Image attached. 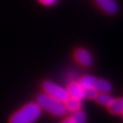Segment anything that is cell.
Here are the masks:
<instances>
[{
  "label": "cell",
  "instance_id": "1",
  "mask_svg": "<svg viewBox=\"0 0 123 123\" xmlns=\"http://www.w3.org/2000/svg\"><path fill=\"white\" fill-rule=\"evenodd\" d=\"M42 110L36 102H29L15 112L8 123H34L41 116Z\"/></svg>",
  "mask_w": 123,
  "mask_h": 123
},
{
  "label": "cell",
  "instance_id": "2",
  "mask_svg": "<svg viewBox=\"0 0 123 123\" xmlns=\"http://www.w3.org/2000/svg\"><path fill=\"white\" fill-rule=\"evenodd\" d=\"M36 103L38 105L41 110H45L56 117H62L67 112L63 102L50 97L46 93L38 94L36 99Z\"/></svg>",
  "mask_w": 123,
  "mask_h": 123
},
{
  "label": "cell",
  "instance_id": "3",
  "mask_svg": "<svg viewBox=\"0 0 123 123\" xmlns=\"http://www.w3.org/2000/svg\"><path fill=\"white\" fill-rule=\"evenodd\" d=\"M42 88L44 93L48 94L50 97L56 98L57 100L65 102L68 98V94L67 92V89L61 87L60 85L53 82L51 80H46L42 84Z\"/></svg>",
  "mask_w": 123,
  "mask_h": 123
},
{
  "label": "cell",
  "instance_id": "4",
  "mask_svg": "<svg viewBox=\"0 0 123 123\" xmlns=\"http://www.w3.org/2000/svg\"><path fill=\"white\" fill-rule=\"evenodd\" d=\"M74 58L78 64L83 67H90L93 64V57L86 49H78L74 53Z\"/></svg>",
  "mask_w": 123,
  "mask_h": 123
},
{
  "label": "cell",
  "instance_id": "5",
  "mask_svg": "<svg viewBox=\"0 0 123 123\" xmlns=\"http://www.w3.org/2000/svg\"><path fill=\"white\" fill-rule=\"evenodd\" d=\"M66 89L69 98H73L79 100L85 98V89L80 86L79 82H70L68 85Z\"/></svg>",
  "mask_w": 123,
  "mask_h": 123
},
{
  "label": "cell",
  "instance_id": "6",
  "mask_svg": "<svg viewBox=\"0 0 123 123\" xmlns=\"http://www.w3.org/2000/svg\"><path fill=\"white\" fill-rule=\"evenodd\" d=\"M96 3L105 13L114 15L119 10V6L116 0H96Z\"/></svg>",
  "mask_w": 123,
  "mask_h": 123
},
{
  "label": "cell",
  "instance_id": "7",
  "mask_svg": "<svg viewBox=\"0 0 123 123\" xmlns=\"http://www.w3.org/2000/svg\"><path fill=\"white\" fill-rule=\"evenodd\" d=\"M108 110L111 114L119 115L122 114L123 111V100L122 98H114L110 103V105L107 107Z\"/></svg>",
  "mask_w": 123,
  "mask_h": 123
},
{
  "label": "cell",
  "instance_id": "8",
  "mask_svg": "<svg viewBox=\"0 0 123 123\" xmlns=\"http://www.w3.org/2000/svg\"><path fill=\"white\" fill-rule=\"evenodd\" d=\"M87 121V116L85 112L82 110H79L74 112L71 117L65 119L61 123H86Z\"/></svg>",
  "mask_w": 123,
  "mask_h": 123
},
{
  "label": "cell",
  "instance_id": "9",
  "mask_svg": "<svg viewBox=\"0 0 123 123\" xmlns=\"http://www.w3.org/2000/svg\"><path fill=\"white\" fill-rule=\"evenodd\" d=\"M64 105H65L67 111L74 113V112L80 110L81 107H82V103H81V100H79V99H76L73 98H68L64 102Z\"/></svg>",
  "mask_w": 123,
  "mask_h": 123
},
{
  "label": "cell",
  "instance_id": "10",
  "mask_svg": "<svg viewBox=\"0 0 123 123\" xmlns=\"http://www.w3.org/2000/svg\"><path fill=\"white\" fill-rule=\"evenodd\" d=\"M94 88L98 93H110L112 90V86H111L110 82H109L106 79H97Z\"/></svg>",
  "mask_w": 123,
  "mask_h": 123
},
{
  "label": "cell",
  "instance_id": "11",
  "mask_svg": "<svg viewBox=\"0 0 123 123\" xmlns=\"http://www.w3.org/2000/svg\"><path fill=\"white\" fill-rule=\"evenodd\" d=\"M96 80L97 79L93 76H83L80 80H79V83L80 84V86L84 88V89H87V88H91L95 87V83H96Z\"/></svg>",
  "mask_w": 123,
  "mask_h": 123
},
{
  "label": "cell",
  "instance_id": "12",
  "mask_svg": "<svg viewBox=\"0 0 123 123\" xmlns=\"http://www.w3.org/2000/svg\"><path fill=\"white\" fill-rule=\"evenodd\" d=\"M113 99H114V98L110 96L109 93H98L97 98H96V100L98 101V104H100L102 106H106V107L110 105V103Z\"/></svg>",
  "mask_w": 123,
  "mask_h": 123
},
{
  "label": "cell",
  "instance_id": "13",
  "mask_svg": "<svg viewBox=\"0 0 123 123\" xmlns=\"http://www.w3.org/2000/svg\"><path fill=\"white\" fill-rule=\"evenodd\" d=\"M98 94V92L94 88L85 89V98H87L88 99H96Z\"/></svg>",
  "mask_w": 123,
  "mask_h": 123
},
{
  "label": "cell",
  "instance_id": "14",
  "mask_svg": "<svg viewBox=\"0 0 123 123\" xmlns=\"http://www.w3.org/2000/svg\"><path fill=\"white\" fill-rule=\"evenodd\" d=\"M38 1H39L42 5L49 6H53V5L57 2V0H38Z\"/></svg>",
  "mask_w": 123,
  "mask_h": 123
}]
</instances>
